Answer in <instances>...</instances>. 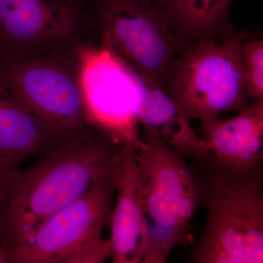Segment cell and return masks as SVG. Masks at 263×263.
<instances>
[{
	"label": "cell",
	"mask_w": 263,
	"mask_h": 263,
	"mask_svg": "<svg viewBox=\"0 0 263 263\" xmlns=\"http://www.w3.org/2000/svg\"><path fill=\"white\" fill-rule=\"evenodd\" d=\"M128 144L93 126L8 175L0 203V245L13 249L43 223L119 168Z\"/></svg>",
	"instance_id": "6da1fadb"
},
{
	"label": "cell",
	"mask_w": 263,
	"mask_h": 263,
	"mask_svg": "<svg viewBox=\"0 0 263 263\" xmlns=\"http://www.w3.org/2000/svg\"><path fill=\"white\" fill-rule=\"evenodd\" d=\"M133 148L146 230L143 263H165L173 249L193 241L201 193L184 156L158 137L143 131Z\"/></svg>",
	"instance_id": "7a4b0ae2"
},
{
	"label": "cell",
	"mask_w": 263,
	"mask_h": 263,
	"mask_svg": "<svg viewBox=\"0 0 263 263\" xmlns=\"http://www.w3.org/2000/svg\"><path fill=\"white\" fill-rule=\"evenodd\" d=\"M245 33L233 30L188 43L170 64L164 89L190 122L248 105L240 61Z\"/></svg>",
	"instance_id": "3957f363"
},
{
	"label": "cell",
	"mask_w": 263,
	"mask_h": 263,
	"mask_svg": "<svg viewBox=\"0 0 263 263\" xmlns=\"http://www.w3.org/2000/svg\"><path fill=\"white\" fill-rule=\"evenodd\" d=\"M206 206V224L191 262L262 263V166L219 164L209 181Z\"/></svg>",
	"instance_id": "277c9868"
},
{
	"label": "cell",
	"mask_w": 263,
	"mask_h": 263,
	"mask_svg": "<svg viewBox=\"0 0 263 263\" xmlns=\"http://www.w3.org/2000/svg\"><path fill=\"white\" fill-rule=\"evenodd\" d=\"M79 43L0 63V81L43 122L66 136L92 126L79 84Z\"/></svg>",
	"instance_id": "5b68a950"
},
{
	"label": "cell",
	"mask_w": 263,
	"mask_h": 263,
	"mask_svg": "<svg viewBox=\"0 0 263 263\" xmlns=\"http://www.w3.org/2000/svg\"><path fill=\"white\" fill-rule=\"evenodd\" d=\"M101 44L145 81L164 87L170 64L187 46L157 0H94Z\"/></svg>",
	"instance_id": "8992f818"
},
{
	"label": "cell",
	"mask_w": 263,
	"mask_h": 263,
	"mask_svg": "<svg viewBox=\"0 0 263 263\" xmlns=\"http://www.w3.org/2000/svg\"><path fill=\"white\" fill-rule=\"evenodd\" d=\"M117 171L93 183L12 249L13 263L102 262L110 257V242L102 233L113 209Z\"/></svg>",
	"instance_id": "52a82bcc"
},
{
	"label": "cell",
	"mask_w": 263,
	"mask_h": 263,
	"mask_svg": "<svg viewBox=\"0 0 263 263\" xmlns=\"http://www.w3.org/2000/svg\"><path fill=\"white\" fill-rule=\"evenodd\" d=\"M76 51L79 84L90 124L115 141L134 145L140 137L138 75L103 44L79 43Z\"/></svg>",
	"instance_id": "ba28073f"
},
{
	"label": "cell",
	"mask_w": 263,
	"mask_h": 263,
	"mask_svg": "<svg viewBox=\"0 0 263 263\" xmlns=\"http://www.w3.org/2000/svg\"><path fill=\"white\" fill-rule=\"evenodd\" d=\"M82 0H0V63L79 42Z\"/></svg>",
	"instance_id": "9c48e42d"
},
{
	"label": "cell",
	"mask_w": 263,
	"mask_h": 263,
	"mask_svg": "<svg viewBox=\"0 0 263 263\" xmlns=\"http://www.w3.org/2000/svg\"><path fill=\"white\" fill-rule=\"evenodd\" d=\"M76 136L52 129L0 81V175L16 171Z\"/></svg>",
	"instance_id": "30bf717a"
},
{
	"label": "cell",
	"mask_w": 263,
	"mask_h": 263,
	"mask_svg": "<svg viewBox=\"0 0 263 263\" xmlns=\"http://www.w3.org/2000/svg\"><path fill=\"white\" fill-rule=\"evenodd\" d=\"M115 186L117 201L109 219L112 262L143 263L146 230L133 145L127 147L117 170Z\"/></svg>",
	"instance_id": "8fae6325"
},
{
	"label": "cell",
	"mask_w": 263,
	"mask_h": 263,
	"mask_svg": "<svg viewBox=\"0 0 263 263\" xmlns=\"http://www.w3.org/2000/svg\"><path fill=\"white\" fill-rule=\"evenodd\" d=\"M200 123V137L219 164L241 169L262 166L263 100L249 103L234 117H218Z\"/></svg>",
	"instance_id": "7c38bea8"
},
{
	"label": "cell",
	"mask_w": 263,
	"mask_h": 263,
	"mask_svg": "<svg viewBox=\"0 0 263 263\" xmlns=\"http://www.w3.org/2000/svg\"><path fill=\"white\" fill-rule=\"evenodd\" d=\"M138 76L140 96L136 117L143 131L158 137L180 155H209L207 142L194 131L164 87Z\"/></svg>",
	"instance_id": "4fadbf2b"
},
{
	"label": "cell",
	"mask_w": 263,
	"mask_h": 263,
	"mask_svg": "<svg viewBox=\"0 0 263 263\" xmlns=\"http://www.w3.org/2000/svg\"><path fill=\"white\" fill-rule=\"evenodd\" d=\"M188 42L218 37L233 30L221 22L216 0H157Z\"/></svg>",
	"instance_id": "5bb4252c"
},
{
	"label": "cell",
	"mask_w": 263,
	"mask_h": 263,
	"mask_svg": "<svg viewBox=\"0 0 263 263\" xmlns=\"http://www.w3.org/2000/svg\"><path fill=\"white\" fill-rule=\"evenodd\" d=\"M240 61L249 100H263V39H247L242 43Z\"/></svg>",
	"instance_id": "9a60e30c"
},
{
	"label": "cell",
	"mask_w": 263,
	"mask_h": 263,
	"mask_svg": "<svg viewBox=\"0 0 263 263\" xmlns=\"http://www.w3.org/2000/svg\"><path fill=\"white\" fill-rule=\"evenodd\" d=\"M232 0H216L218 15L223 23L230 25L228 22V13Z\"/></svg>",
	"instance_id": "2e32d148"
},
{
	"label": "cell",
	"mask_w": 263,
	"mask_h": 263,
	"mask_svg": "<svg viewBox=\"0 0 263 263\" xmlns=\"http://www.w3.org/2000/svg\"><path fill=\"white\" fill-rule=\"evenodd\" d=\"M0 263H13V251L0 245Z\"/></svg>",
	"instance_id": "e0dca14e"
},
{
	"label": "cell",
	"mask_w": 263,
	"mask_h": 263,
	"mask_svg": "<svg viewBox=\"0 0 263 263\" xmlns=\"http://www.w3.org/2000/svg\"><path fill=\"white\" fill-rule=\"evenodd\" d=\"M10 174H11V173H10ZM9 174L0 175V202H1L2 198H3V193H4L7 178H8V175Z\"/></svg>",
	"instance_id": "ac0fdd59"
}]
</instances>
